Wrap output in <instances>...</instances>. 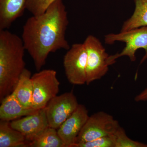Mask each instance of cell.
Listing matches in <instances>:
<instances>
[{
	"label": "cell",
	"mask_w": 147,
	"mask_h": 147,
	"mask_svg": "<svg viewBox=\"0 0 147 147\" xmlns=\"http://www.w3.org/2000/svg\"><path fill=\"white\" fill-rule=\"evenodd\" d=\"M119 126L118 121L110 114L103 111L94 113L89 117L74 145L114 134Z\"/></svg>",
	"instance_id": "8992f818"
},
{
	"label": "cell",
	"mask_w": 147,
	"mask_h": 147,
	"mask_svg": "<svg viewBox=\"0 0 147 147\" xmlns=\"http://www.w3.org/2000/svg\"><path fill=\"white\" fill-rule=\"evenodd\" d=\"M22 38L7 30H0V101L11 94L26 69Z\"/></svg>",
	"instance_id": "7a4b0ae2"
},
{
	"label": "cell",
	"mask_w": 147,
	"mask_h": 147,
	"mask_svg": "<svg viewBox=\"0 0 147 147\" xmlns=\"http://www.w3.org/2000/svg\"><path fill=\"white\" fill-rule=\"evenodd\" d=\"M68 24L63 0H56L44 13L27 19L23 26L22 39L38 71L45 65L50 53L70 48L65 38Z\"/></svg>",
	"instance_id": "6da1fadb"
},
{
	"label": "cell",
	"mask_w": 147,
	"mask_h": 147,
	"mask_svg": "<svg viewBox=\"0 0 147 147\" xmlns=\"http://www.w3.org/2000/svg\"><path fill=\"white\" fill-rule=\"evenodd\" d=\"M31 79L33 87L32 107L38 110L45 108L59 90L57 72L52 69H43L33 74Z\"/></svg>",
	"instance_id": "277c9868"
},
{
	"label": "cell",
	"mask_w": 147,
	"mask_h": 147,
	"mask_svg": "<svg viewBox=\"0 0 147 147\" xmlns=\"http://www.w3.org/2000/svg\"><path fill=\"white\" fill-rule=\"evenodd\" d=\"M116 41L125 42L126 46L122 51L115 55H110L108 58L110 65L116 62V60L121 57L127 56L132 62L136 60L135 53L138 49H144L145 55L141 61L142 64L147 59V26L136 28L118 34H109L105 37V44L112 45Z\"/></svg>",
	"instance_id": "3957f363"
},
{
	"label": "cell",
	"mask_w": 147,
	"mask_h": 147,
	"mask_svg": "<svg viewBox=\"0 0 147 147\" xmlns=\"http://www.w3.org/2000/svg\"><path fill=\"white\" fill-rule=\"evenodd\" d=\"M79 104L72 92L53 98L45 107L49 126L58 129L76 110Z\"/></svg>",
	"instance_id": "ba28073f"
},
{
	"label": "cell",
	"mask_w": 147,
	"mask_h": 147,
	"mask_svg": "<svg viewBox=\"0 0 147 147\" xmlns=\"http://www.w3.org/2000/svg\"><path fill=\"white\" fill-rule=\"evenodd\" d=\"M89 116L85 105L79 104L76 110L57 129L65 147H73Z\"/></svg>",
	"instance_id": "30bf717a"
},
{
	"label": "cell",
	"mask_w": 147,
	"mask_h": 147,
	"mask_svg": "<svg viewBox=\"0 0 147 147\" xmlns=\"http://www.w3.org/2000/svg\"><path fill=\"white\" fill-rule=\"evenodd\" d=\"M31 77V71L25 69L20 76L15 89L12 92L18 101L28 108H32L33 87Z\"/></svg>",
	"instance_id": "5bb4252c"
},
{
	"label": "cell",
	"mask_w": 147,
	"mask_h": 147,
	"mask_svg": "<svg viewBox=\"0 0 147 147\" xmlns=\"http://www.w3.org/2000/svg\"><path fill=\"white\" fill-rule=\"evenodd\" d=\"M12 128L21 132L29 142L39 136L49 126L45 108L38 110L36 113L25 116L10 122Z\"/></svg>",
	"instance_id": "9c48e42d"
},
{
	"label": "cell",
	"mask_w": 147,
	"mask_h": 147,
	"mask_svg": "<svg viewBox=\"0 0 147 147\" xmlns=\"http://www.w3.org/2000/svg\"><path fill=\"white\" fill-rule=\"evenodd\" d=\"M28 144L21 132L11 126L10 122L0 121V147H28Z\"/></svg>",
	"instance_id": "4fadbf2b"
},
{
	"label": "cell",
	"mask_w": 147,
	"mask_h": 147,
	"mask_svg": "<svg viewBox=\"0 0 147 147\" xmlns=\"http://www.w3.org/2000/svg\"><path fill=\"white\" fill-rule=\"evenodd\" d=\"M116 139L115 134L100 137L93 141L79 143L73 147H115Z\"/></svg>",
	"instance_id": "ac0fdd59"
},
{
	"label": "cell",
	"mask_w": 147,
	"mask_h": 147,
	"mask_svg": "<svg viewBox=\"0 0 147 147\" xmlns=\"http://www.w3.org/2000/svg\"><path fill=\"white\" fill-rule=\"evenodd\" d=\"M87 54L84 43H75L65 55L63 67L68 82L75 85L86 84Z\"/></svg>",
	"instance_id": "52a82bcc"
},
{
	"label": "cell",
	"mask_w": 147,
	"mask_h": 147,
	"mask_svg": "<svg viewBox=\"0 0 147 147\" xmlns=\"http://www.w3.org/2000/svg\"><path fill=\"white\" fill-rule=\"evenodd\" d=\"M27 0H0V30H7L24 14Z\"/></svg>",
	"instance_id": "7c38bea8"
},
{
	"label": "cell",
	"mask_w": 147,
	"mask_h": 147,
	"mask_svg": "<svg viewBox=\"0 0 147 147\" xmlns=\"http://www.w3.org/2000/svg\"><path fill=\"white\" fill-rule=\"evenodd\" d=\"M56 0H27L26 9L34 16L40 15Z\"/></svg>",
	"instance_id": "d6986e66"
},
{
	"label": "cell",
	"mask_w": 147,
	"mask_h": 147,
	"mask_svg": "<svg viewBox=\"0 0 147 147\" xmlns=\"http://www.w3.org/2000/svg\"><path fill=\"white\" fill-rule=\"evenodd\" d=\"M0 119L10 122L36 113L38 110L25 107L18 101L13 92L1 102Z\"/></svg>",
	"instance_id": "8fae6325"
},
{
	"label": "cell",
	"mask_w": 147,
	"mask_h": 147,
	"mask_svg": "<svg viewBox=\"0 0 147 147\" xmlns=\"http://www.w3.org/2000/svg\"><path fill=\"white\" fill-rule=\"evenodd\" d=\"M87 54L86 84L101 79L109 70L110 55L99 40L90 35L84 42Z\"/></svg>",
	"instance_id": "5b68a950"
},
{
	"label": "cell",
	"mask_w": 147,
	"mask_h": 147,
	"mask_svg": "<svg viewBox=\"0 0 147 147\" xmlns=\"http://www.w3.org/2000/svg\"><path fill=\"white\" fill-rule=\"evenodd\" d=\"M28 147H65L59 136L57 129L49 127L33 141Z\"/></svg>",
	"instance_id": "2e32d148"
},
{
	"label": "cell",
	"mask_w": 147,
	"mask_h": 147,
	"mask_svg": "<svg viewBox=\"0 0 147 147\" xmlns=\"http://www.w3.org/2000/svg\"><path fill=\"white\" fill-rule=\"evenodd\" d=\"M115 147H147V144L130 139L124 129L120 126L115 133Z\"/></svg>",
	"instance_id": "e0dca14e"
},
{
	"label": "cell",
	"mask_w": 147,
	"mask_h": 147,
	"mask_svg": "<svg viewBox=\"0 0 147 147\" xmlns=\"http://www.w3.org/2000/svg\"><path fill=\"white\" fill-rule=\"evenodd\" d=\"M135 8L132 16L124 22L121 32L147 26V0H134Z\"/></svg>",
	"instance_id": "9a60e30c"
},
{
	"label": "cell",
	"mask_w": 147,
	"mask_h": 147,
	"mask_svg": "<svg viewBox=\"0 0 147 147\" xmlns=\"http://www.w3.org/2000/svg\"><path fill=\"white\" fill-rule=\"evenodd\" d=\"M134 100L137 102L147 101V88L135 96Z\"/></svg>",
	"instance_id": "ffe728a7"
}]
</instances>
